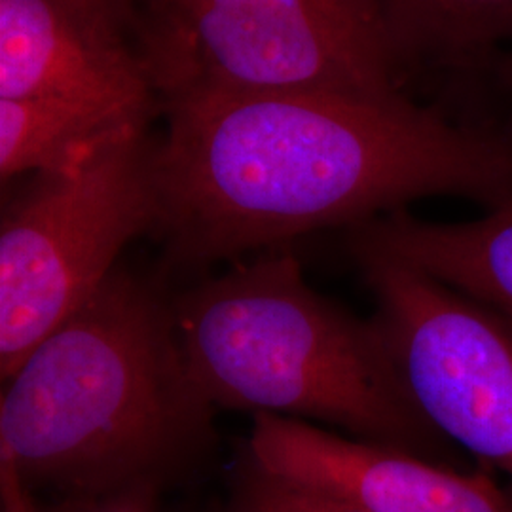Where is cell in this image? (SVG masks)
<instances>
[{"label": "cell", "mask_w": 512, "mask_h": 512, "mask_svg": "<svg viewBox=\"0 0 512 512\" xmlns=\"http://www.w3.org/2000/svg\"><path fill=\"white\" fill-rule=\"evenodd\" d=\"M105 0H0V99H55L147 126L154 86Z\"/></svg>", "instance_id": "52a82bcc"}, {"label": "cell", "mask_w": 512, "mask_h": 512, "mask_svg": "<svg viewBox=\"0 0 512 512\" xmlns=\"http://www.w3.org/2000/svg\"><path fill=\"white\" fill-rule=\"evenodd\" d=\"M164 277L116 268L4 382L0 461L54 499L164 490L215 444Z\"/></svg>", "instance_id": "7a4b0ae2"}, {"label": "cell", "mask_w": 512, "mask_h": 512, "mask_svg": "<svg viewBox=\"0 0 512 512\" xmlns=\"http://www.w3.org/2000/svg\"><path fill=\"white\" fill-rule=\"evenodd\" d=\"M353 260L425 420L512 482V319L399 262Z\"/></svg>", "instance_id": "8992f818"}, {"label": "cell", "mask_w": 512, "mask_h": 512, "mask_svg": "<svg viewBox=\"0 0 512 512\" xmlns=\"http://www.w3.org/2000/svg\"><path fill=\"white\" fill-rule=\"evenodd\" d=\"M482 74H490L494 78L495 86L509 99L512 107V50L495 57L492 65Z\"/></svg>", "instance_id": "5bb4252c"}, {"label": "cell", "mask_w": 512, "mask_h": 512, "mask_svg": "<svg viewBox=\"0 0 512 512\" xmlns=\"http://www.w3.org/2000/svg\"><path fill=\"white\" fill-rule=\"evenodd\" d=\"M220 512H368L342 497L323 492L258 465L245 450L232 471L230 497Z\"/></svg>", "instance_id": "7c38bea8"}, {"label": "cell", "mask_w": 512, "mask_h": 512, "mask_svg": "<svg viewBox=\"0 0 512 512\" xmlns=\"http://www.w3.org/2000/svg\"><path fill=\"white\" fill-rule=\"evenodd\" d=\"M109 2L112 8H116L124 18L129 19V23H133V16H131V6H133V0H105Z\"/></svg>", "instance_id": "9a60e30c"}, {"label": "cell", "mask_w": 512, "mask_h": 512, "mask_svg": "<svg viewBox=\"0 0 512 512\" xmlns=\"http://www.w3.org/2000/svg\"><path fill=\"white\" fill-rule=\"evenodd\" d=\"M164 105L154 150L164 279L423 198L512 200V139L408 97L194 93Z\"/></svg>", "instance_id": "6da1fadb"}, {"label": "cell", "mask_w": 512, "mask_h": 512, "mask_svg": "<svg viewBox=\"0 0 512 512\" xmlns=\"http://www.w3.org/2000/svg\"><path fill=\"white\" fill-rule=\"evenodd\" d=\"M160 494L162 488L141 484L114 494L67 497L42 503L21 484L14 469L6 461H0L2 512H158Z\"/></svg>", "instance_id": "4fadbf2b"}, {"label": "cell", "mask_w": 512, "mask_h": 512, "mask_svg": "<svg viewBox=\"0 0 512 512\" xmlns=\"http://www.w3.org/2000/svg\"><path fill=\"white\" fill-rule=\"evenodd\" d=\"M346 247L351 258L399 262L512 319V200L450 224L399 209L348 228Z\"/></svg>", "instance_id": "9c48e42d"}, {"label": "cell", "mask_w": 512, "mask_h": 512, "mask_svg": "<svg viewBox=\"0 0 512 512\" xmlns=\"http://www.w3.org/2000/svg\"><path fill=\"white\" fill-rule=\"evenodd\" d=\"M145 126L103 110L55 99H0V175L67 169Z\"/></svg>", "instance_id": "8fae6325"}, {"label": "cell", "mask_w": 512, "mask_h": 512, "mask_svg": "<svg viewBox=\"0 0 512 512\" xmlns=\"http://www.w3.org/2000/svg\"><path fill=\"white\" fill-rule=\"evenodd\" d=\"M387 44L406 67L484 73L512 50V0H370Z\"/></svg>", "instance_id": "30bf717a"}, {"label": "cell", "mask_w": 512, "mask_h": 512, "mask_svg": "<svg viewBox=\"0 0 512 512\" xmlns=\"http://www.w3.org/2000/svg\"><path fill=\"white\" fill-rule=\"evenodd\" d=\"M173 311L190 376L215 410L323 421L439 463L454 456L376 323L315 293L291 249L203 279L173 296Z\"/></svg>", "instance_id": "3957f363"}, {"label": "cell", "mask_w": 512, "mask_h": 512, "mask_svg": "<svg viewBox=\"0 0 512 512\" xmlns=\"http://www.w3.org/2000/svg\"><path fill=\"white\" fill-rule=\"evenodd\" d=\"M243 450L264 469L368 512H512V490L486 473L336 435L308 421L255 414Z\"/></svg>", "instance_id": "ba28073f"}, {"label": "cell", "mask_w": 512, "mask_h": 512, "mask_svg": "<svg viewBox=\"0 0 512 512\" xmlns=\"http://www.w3.org/2000/svg\"><path fill=\"white\" fill-rule=\"evenodd\" d=\"M139 52L164 99L340 93L401 99L403 71L370 0H143Z\"/></svg>", "instance_id": "277c9868"}, {"label": "cell", "mask_w": 512, "mask_h": 512, "mask_svg": "<svg viewBox=\"0 0 512 512\" xmlns=\"http://www.w3.org/2000/svg\"><path fill=\"white\" fill-rule=\"evenodd\" d=\"M156 143L145 131L67 169L37 173L2 207L0 374L21 361L118 268L129 243L156 232Z\"/></svg>", "instance_id": "5b68a950"}]
</instances>
